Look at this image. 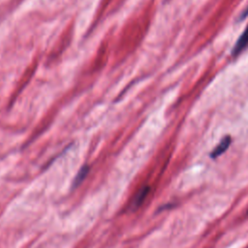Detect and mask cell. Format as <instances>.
<instances>
[{
	"label": "cell",
	"mask_w": 248,
	"mask_h": 248,
	"mask_svg": "<svg viewBox=\"0 0 248 248\" xmlns=\"http://www.w3.org/2000/svg\"><path fill=\"white\" fill-rule=\"evenodd\" d=\"M148 192H149V187L147 186H144L142 187L135 196V199L133 200V202H132V205L136 208L138 206H140L142 202L144 201V199L146 198V196L148 195Z\"/></svg>",
	"instance_id": "3957f363"
},
{
	"label": "cell",
	"mask_w": 248,
	"mask_h": 248,
	"mask_svg": "<svg viewBox=\"0 0 248 248\" xmlns=\"http://www.w3.org/2000/svg\"><path fill=\"white\" fill-rule=\"evenodd\" d=\"M87 172H88V169H87L86 167H83V168L78 171V173L77 174V176H76V178H75L74 185H75V186H78V185L83 180V178L86 176Z\"/></svg>",
	"instance_id": "277c9868"
},
{
	"label": "cell",
	"mask_w": 248,
	"mask_h": 248,
	"mask_svg": "<svg viewBox=\"0 0 248 248\" xmlns=\"http://www.w3.org/2000/svg\"><path fill=\"white\" fill-rule=\"evenodd\" d=\"M247 46H248V25L246 29L243 31V33L241 34V36L236 41L234 46L232 47V54L233 56H236L239 53H241Z\"/></svg>",
	"instance_id": "6da1fadb"
},
{
	"label": "cell",
	"mask_w": 248,
	"mask_h": 248,
	"mask_svg": "<svg viewBox=\"0 0 248 248\" xmlns=\"http://www.w3.org/2000/svg\"><path fill=\"white\" fill-rule=\"evenodd\" d=\"M247 15H248V8L244 11V13H243V15H242V18H243V17H245Z\"/></svg>",
	"instance_id": "5b68a950"
},
{
	"label": "cell",
	"mask_w": 248,
	"mask_h": 248,
	"mask_svg": "<svg viewBox=\"0 0 248 248\" xmlns=\"http://www.w3.org/2000/svg\"><path fill=\"white\" fill-rule=\"evenodd\" d=\"M231 142H232V138H231L230 136L224 137V138L221 140V141L215 146V148L211 151L210 157L214 159V158H217V157H219L220 155H222V154L229 148Z\"/></svg>",
	"instance_id": "7a4b0ae2"
}]
</instances>
